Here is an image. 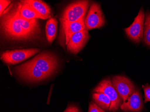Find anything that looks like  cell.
I'll return each mask as SVG.
<instances>
[{"label": "cell", "mask_w": 150, "mask_h": 112, "mask_svg": "<svg viewBox=\"0 0 150 112\" xmlns=\"http://www.w3.org/2000/svg\"><path fill=\"white\" fill-rule=\"evenodd\" d=\"M93 92H101L108 97L111 104L109 112H117L120 108L123 100L113 85L110 78L103 80L93 89Z\"/></svg>", "instance_id": "277c9868"}, {"label": "cell", "mask_w": 150, "mask_h": 112, "mask_svg": "<svg viewBox=\"0 0 150 112\" xmlns=\"http://www.w3.org/2000/svg\"><path fill=\"white\" fill-rule=\"evenodd\" d=\"M11 3V1H5L1 0L0 1V13L1 15H2L3 13L6 10L7 7Z\"/></svg>", "instance_id": "d6986e66"}, {"label": "cell", "mask_w": 150, "mask_h": 112, "mask_svg": "<svg viewBox=\"0 0 150 112\" xmlns=\"http://www.w3.org/2000/svg\"><path fill=\"white\" fill-rule=\"evenodd\" d=\"M144 32V41L146 44L150 47V11L146 13Z\"/></svg>", "instance_id": "2e32d148"}, {"label": "cell", "mask_w": 150, "mask_h": 112, "mask_svg": "<svg viewBox=\"0 0 150 112\" xmlns=\"http://www.w3.org/2000/svg\"><path fill=\"white\" fill-rule=\"evenodd\" d=\"M90 37V35L87 30L75 34L67 44V50L71 54H76L83 49Z\"/></svg>", "instance_id": "30bf717a"}, {"label": "cell", "mask_w": 150, "mask_h": 112, "mask_svg": "<svg viewBox=\"0 0 150 112\" xmlns=\"http://www.w3.org/2000/svg\"><path fill=\"white\" fill-rule=\"evenodd\" d=\"M63 112H81L78 106L75 104H69L66 109Z\"/></svg>", "instance_id": "ffe728a7"}, {"label": "cell", "mask_w": 150, "mask_h": 112, "mask_svg": "<svg viewBox=\"0 0 150 112\" xmlns=\"http://www.w3.org/2000/svg\"><path fill=\"white\" fill-rule=\"evenodd\" d=\"M25 2L29 4L44 19L50 18L51 10L50 7L45 2L38 0H25Z\"/></svg>", "instance_id": "4fadbf2b"}, {"label": "cell", "mask_w": 150, "mask_h": 112, "mask_svg": "<svg viewBox=\"0 0 150 112\" xmlns=\"http://www.w3.org/2000/svg\"><path fill=\"white\" fill-rule=\"evenodd\" d=\"M57 25L58 21L54 18H50L46 23L45 33L47 40L49 43H52L56 38L57 33Z\"/></svg>", "instance_id": "9a60e30c"}, {"label": "cell", "mask_w": 150, "mask_h": 112, "mask_svg": "<svg viewBox=\"0 0 150 112\" xmlns=\"http://www.w3.org/2000/svg\"><path fill=\"white\" fill-rule=\"evenodd\" d=\"M145 18L144 11L142 8L132 25L125 29L128 37L135 43L140 42L144 38Z\"/></svg>", "instance_id": "5b68a950"}, {"label": "cell", "mask_w": 150, "mask_h": 112, "mask_svg": "<svg viewBox=\"0 0 150 112\" xmlns=\"http://www.w3.org/2000/svg\"><path fill=\"white\" fill-rule=\"evenodd\" d=\"M88 1H78L72 2L66 7L60 18L61 23H72L86 18L89 6Z\"/></svg>", "instance_id": "3957f363"}, {"label": "cell", "mask_w": 150, "mask_h": 112, "mask_svg": "<svg viewBox=\"0 0 150 112\" xmlns=\"http://www.w3.org/2000/svg\"><path fill=\"white\" fill-rule=\"evenodd\" d=\"M111 80L113 85L123 102L125 101L136 89L134 83L123 76L113 77Z\"/></svg>", "instance_id": "ba28073f"}, {"label": "cell", "mask_w": 150, "mask_h": 112, "mask_svg": "<svg viewBox=\"0 0 150 112\" xmlns=\"http://www.w3.org/2000/svg\"><path fill=\"white\" fill-rule=\"evenodd\" d=\"M18 3L19 15L20 17L26 20L35 19H44L32 7L25 2V1H21Z\"/></svg>", "instance_id": "7c38bea8"}, {"label": "cell", "mask_w": 150, "mask_h": 112, "mask_svg": "<svg viewBox=\"0 0 150 112\" xmlns=\"http://www.w3.org/2000/svg\"><path fill=\"white\" fill-rule=\"evenodd\" d=\"M93 102L105 112L109 111L111 101L108 96L101 92H93L92 94Z\"/></svg>", "instance_id": "5bb4252c"}, {"label": "cell", "mask_w": 150, "mask_h": 112, "mask_svg": "<svg viewBox=\"0 0 150 112\" xmlns=\"http://www.w3.org/2000/svg\"><path fill=\"white\" fill-rule=\"evenodd\" d=\"M1 17V32L5 37L17 41L33 40L18 22L11 6L5 10Z\"/></svg>", "instance_id": "7a4b0ae2"}, {"label": "cell", "mask_w": 150, "mask_h": 112, "mask_svg": "<svg viewBox=\"0 0 150 112\" xmlns=\"http://www.w3.org/2000/svg\"><path fill=\"white\" fill-rule=\"evenodd\" d=\"M142 87L144 92L145 103L150 102V85L146 84L145 85L142 86Z\"/></svg>", "instance_id": "ac0fdd59"}, {"label": "cell", "mask_w": 150, "mask_h": 112, "mask_svg": "<svg viewBox=\"0 0 150 112\" xmlns=\"http://www.w3.org/2000/svg\"><path fill=\"white\" fill-rule=\"evenodd\" d=\"M120 109L125 112H141L144 109V103L140 90L136 88L125 101L122 103Z\"/></svg>", "instance_id": "9c48e42d"}, {"label": "cell", "mask_w": 150, "mask_h": 112, "mask_svg": "<svg viewBox=\"0 0 150 112\" xmlns=\"http://www.w3.org/2000/svg\"><path fill=\"white\" fill-rule=\"evenodd\" d=\"M85 18H82L75 22L61 23L65 36L66 44L67 45L71 37L75 34L85 30Z\"/></svg>", "instance_id": "8fae6325"}, {"label": "cell", "mask_w": 150, "mask_h": 112, "mask_svg": "<svg viewBox=\"0 0 150 112\" xmlns=\"http://www.w3.org/2000/svg\"><path fill=\"white\" fill-rule=\"evenodd\" d=\"M85 30L87 31L99 28L105 24L104 15L99 4L96 3L91 4L85 18Z\"/></svg>", "instance_id": "8992f818"}, {"label": "cell", "mask_w": 150, "mask_h": 112, "mask_svg": "<svg viewBox=\"0 0 150 112\" xmlns=\"http://www.w3.org/2000/svg\"><path fill=\"white\" fill-rule=\"evenodd\" d=\"M88 112H106L101 108L97 106L94 102L91 101L90 103Z\"/></svg>", "instance_id": "e0dca14e"}, {"label": "cell", "mask_w": 150, "mask_h": 112, "mask_svg": "<svg viewBox=\"0 0 150 112\" xmlns=\"http://www.w3.org/2000/svg\"><path fill=\"white\" fill-rule=\"evenodd\" d=\"M58 66L57 58L49 52L40 53L31 60L15 68L19 77L30 82L47 79L53 75Z\"/></svg>", "instance_id": "6da1fadb"}, {"label": "cell", "mask_w": 150, "mask_h": 112, "mask_svg": "<svg viewBox=\"0 0 150 112\" xmlns=\"http://www.w3.org/2000/svg\"><path fill=\"white\" fill-rule=\"evenodd\" d=\"M40 51V49H37L6 51L2 53L1 59L6 63L15 65L32 57Z\"/></svg>", "instance_id": "52a82bcc"}]
</instances>
